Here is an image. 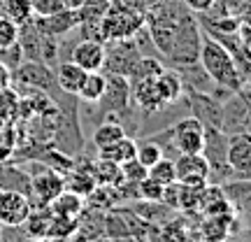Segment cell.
I'll return each mask as SVG.
<instances>
[{
    "mask_svg": "<svg viewBox=\"0 0 251 242\" xmlns=\"http://www.w3.org/2000/svg\"><path fill=\"white\" fill-rule=\"evenodd\" d=\"M144 26V7L135 5V0H112L107 14L100 21L105 45L117 40H130V37Z\"/></svg>",
    "mask_w": 251,
    "mask_h": 242,
    "instance_id": "7a4b0ae2",
    "label": "cell"
},
{
    "mask_svg": "<svg viewBox=\"0 0 251 242\" xmlns=\"http://www.w3.org/2000/svg\"><path fill=\"white\" fill-rule=\"evenodd\" d=\"M244 7H249V9H251V0H247V5H244Z\"/></svg>",
    "mask_w": 251,
    "mask_h": 242,
    "instance_id": "d590c367",
    "label": "cell"
},
{
    "mask_svg": "<svg viewBox=\"0 0 251 242\" xmlns=\"http://www.w3.org/2000/svg\"><path fill=\"white\" fill-rule=\"evenodd\" d=\"M235 212L233 215H205L198 226V235L205 242H226L230 240L235 228Z\"/></svg>",
    "mask_w": 251,
    "mask_h": 242,
    "instance_id": "5bb4252c",
    "label": "cell"
},
{
    "mask_svg": "<svg viewBox=\"0 0 251 242\" xmlns=\"http://www.w3.org/2000/svg\"><path fill=\"white\" fill-rule=\"evenodd\" d=\"M12 81L24 84L26 89L33 91H54L56 89V77L54 70L40 61H24L17 70H12Z\"/></svg>",
    "mask_w": 251,
    "mask_h": 242,
    "instance_id": "9c48e42d",
    "label": "cell"
},
{
    "mask_svg": "<svg viewBox=\"0 0 251 242\" xmlns=\"http://www.w3.org/2000/svg\"><path fill=\"white\" fill-rule=\"evenodd\" d=\"M70 61H75L86 72H98L105 65V45L98 40H79L72 47Z\"/></svg>",
    "mask_w": 251,
    "mask_h": 242,
    "instance_id": "4fadbf2b",
    "label": "cell"
},
{
    "mask_svg": "<svg viewBox=\"0 0 251 242\" xmlns=\"http://www.w3.org/2000/svg\"><path fill=\"white\" fill-rule=\"evenodd\" d=\"M163 188H165L163 184L149 180V177H144L142 182H137V184H135V193H137V200H147V203H161Z\"/></svg>",
    "mask_w": 251,
    "mask_h": 242,
    "instance_id": "484cf974",
    "label": "cell"
},
{
    "mask_svg": "<svg viewBox=\"0 0 251 242\" xmlns=\"http://www.w3.org/2000/svg\"><path fill=\"white\" fill-rule=\"evenodd\" d=\"M93 175H96L100 187H119V184H124L121 165L107 161V159H96L93 161Z\"/></svg>",
    "mask_w": 251,
    "mask_h": 242,
    "instance_id": "7402d4cb",
    "label": "cell"
},
{
    "mask_svg": "<svg viewBox=\"0 0 251 242\" xmlns=\"http://www.w3.org/2000/svg\"><path fill=\"white\" fill-rule=\"evenodd\" d=\"M147 177L153 182H158V184H163V187H168V184H172V182H177V172H175V161L172 159H168V156H163L161 161H156L147 170Z\"/></svg>",
    "mask_w": 251,
    "mask_h": 242,
    "instance_id": "cb8c5ba5",
    "label": "cell"
},
{
    "mask_svg": "<svg viewBox=\"0 0 251 242\" xmlns=\"http://www.w3.org/2000/svg\"><path fill=\"white\" fill-rule=\"evenodd\" d=\"M135 152H137V140H133L130 135H126V137L117 140L114 144L98 149V159H107V161L121 165V163L135 159Z\"/></svg>",
    "mask_w": 251,
    "mask_h": 242,
    "instance_id": "d6986e66",
    "label": "cell"
},
{
    "mask_svg": "<svg viewBox=\"0 0 251 242\" xmlns=\"http://www.w3.org/2000/svg\"><path fill=\"white\" fill-rule=\"evenodd\" d=\"M81 242H140V240H135V238H107V235H100V238H91V240H81Z\"/></svg>",
    "mask_w": 251,
    "mask_h": 242,
    "instance_id": "1f68e13d",
    "label": "cell"
},
{
    "mask_svg": "<svg viewBox=\"0 0 251 242\" xmlns=\"http://www.w3.org/2000/svg\"><path fill=\"white\" fill-rule=\"evenodd\" d=\"M105 72L98 70V72H89L86 80L81 84V89L77 91V98L86 105H96L100 98H102V91H105Z\"/></svg>",
    "mask_w": 251,
    "mask_h": 242,
    "instance_id": "44dd1931",
    "label": "cell"
},
{
    "mask_svg": "<svg viewBox=\"0 0 251 242\" xmlns=\"http://www.w3.org/2000/svg\"><path fill=\"white\" fill-rule=\"evenodd\" d=\"M163 156H165V154H163V147L156 142V140H151V137H149V140H142V142H137L135 159L142 163L147 170H149V168H151L156 161H161Z\"/></svg>",
    "mask_w": 251,
    "mask_h": 242,
    "instance_id": "d4e9b609",
    "label": "cell"
},
{
    "mask_svg": "<svg viewBox=\"0 0 251 242\" xmlns=\"http://www.w3.org/2000/svg\"><path fill=\"white\" fill-rule=\"evenodd\" d=\"M126 2H128V0H126Z\"/></svg>",
    "mask_w": 251,
    "mask_h": 242,
    "instance_id": "74e56055",
    "label": "cell"
},
{
    "mask_svg": "<svg viewBox=\"0 0 251 242\" xmlns=\"http://www.w3.org/2000/svg\"><path fill=\"white\" fill-rule=\"evenodd\" d=\"M65 188V177L63 172L47 168L42 163V168L30 175V184H28V198L33 205H49L58 193Z\"/></svg>",
    "mask_w": 251,
    "mask_h": 242,
    "instance_id": "8992f818",
    "label": "cell"
},
{
    "mask_svg": "<svg viewBox=\"0 0 251 242\" xmlns=\"http://www.w3.org/2000/svg\"><path fill=\"white\" fill-rule=\"evenodd\" d=\"M9 81H12V72L0 63V91H5V86H7Z\"/></svg>",
    "mask_w": 251,
    "mask_h": 242,
    "instance_id": "d6a6232c",
    "label": "cell"
},
{
    "mask_svg": "<svg viewBox=\"0 0 251 242\" xmlns=\"http://www.w3.org/2000/svg\"><path fill=\"white\" fill-rule=\"evenodd\" d=\"M63 177H65V188L68 191H75V193H79L84 198L91 196L98 187V180L93 175V161H84L81 165L75 163Z\"/></svg>",
    "mask_w": 251,
    "mask_h": 242,
    "instance_id": "9a60e30c",
    "label": "cell"
},
{
    "mask_svg": "<svg viewBox=\"0 0 251 242\" xmlns=\"http://www.w3.org/2000/svg\"><path fill=\"white\" fill-rule=\"evenodd\" d=\"M30 7H33V17H51L65 9V5L63 0H30Z\"/></svg>",
    "mask_w": 251,
    "mask_h": 242,
    "instance_id": "f1b7e54d",
    "label": "cell"
},
{
    "mask_svg": "<svg viewBox=\"0 0 251 242\" xmlns=\"http://www.w3.org/2000/svg\"><path fill=\"white\" fill-rule=\"evenodd\" d=\"M242 77H244V86H249V89H251V61H249V65L244 68Z\"/></svg>",
    "mask_w": 251,
    "mask_h": 242,
    "instance_id": "e575fe53",
    "label": "cell"
},
{
    "mask_svg": "<svg viewBox=\"0 0 251 242\" xmlns=\"http://www.w3.org/2000/svg\"><path fill=\"white\" fill-rule=\"evenodd\" d=\"M105 91L102 98L96 103L105 119H117L126 117L130 112V80L124 75H114V72H105Z\"/></svg>",
    "mask_w": 251,
    "mask_h": 242,
    "instance_id": "277c9868",
    "label": "cell"
},
{
    "mask_svg": "<svg viewBox=\"0 0 251 242\" xmlns=\"http://www.w3.org/2000/svg\"><path fill=\"white\" fill-rule=\"evenodd\" d=\"M2 14L9 17L12 21H17L19 26H24L28 21H33V7L30 0H0Z\"/></svg>",
    "mask_w": 251,
    "mask_h": 242,
    "instance_id": "603a6c76",
    "label": "cell"
},
{
    "mask_svg": "<svg viewBox=\"0 0 251 242\" xmlns=\"http://www.w3.org/2000/svg\"><path fill=\"white\" fill-rule=\"evenodd\" d=\"M200 42H202V28L191 12L184 14L179 21V26L172 35L170 45L165 49V54L161 56L163 61L172 63V68H181V65H193L198 63V54H200Z\"/></svg>",
    "mask_w": 251,
    "mask_h": 242,
    "instance_id": "3957f363",
    "label": "cell"
},
{
    "mask_svg": "<svg viewBox=\"0 0 251 242\" xmlns=\"http://www.w3.org/2000/svg\"><path fill=\"white\" fill-rule=\"evenodd\" d=\"M175 172H177V182L181 184H207L209 182V163L202 154H177Z\"/></svg>",
    "mask_w": 251,
    "mask_h": 242,
    "instance_id": "8fae6325",
    "label": "cell"
},
{
    "mask_svg": "<svg viewBox=\"0 0 251 242\" xmlns=\"http://www.w3.org/2000/svg\"><path fill=\"white\" fill-rule=\"evenodd\" d=\"M181 2L196 14H207L216 5V0H181Z\"/></svg>",
    "mask_w": 251,
    "mask_h": 242,
    "instance_id": "4dcf8cb0",
    "label": "cell"
},
{
    "mask_svg": "<svg viewBox=\"0 0 251 242\" xmlns=\"http://www.w3.org/2000/svg\"><path fill=\"white\" fill-rule=\"evenodd\" d=\"M33 24H35L37 30H42L47 35L51 37H58L61 40L63 35L72 33L75 28L81 24V17H79V9H61L56 12L51 17H33Z\"/></svg>",
    "mask_w": 251,
    "mask_h": 242,
    "instance_id": "7c38bea8",
    "label": "cell"
},
{
    "mask_svg": "<svg viewBox=\"0 0 251 242\" xmlns=\"http://www.w3.org/2000/svg\"><path fill=\"white\" fill-rule=\"evenodd\" d=\"M121 175H124V182L126 184H137L147 177V168L137 159H130V161L121 163Z\"/></svg>",
    "mask_w": 251,
    "mask_h": 242,
    "instance_id": "4316f807",
    "label": "cell"
},
{
    "mask_svg": "<svg viewBox=\"0 0 251 242\" xmlns=\"http://www.w3.org/2000/svg\"><path fill=\"white\" fill-rule=\"evenodd\" d=\"M198 63L205 70V75L216 84L219 89L228 91V93H240L244 91V80L237 65H235L230 52L226 49L219 40L212 35H207L202 30V42H200V54H198Z\"/></svg>",
    "mask_w": 251,
    "mask_h": 242,
    "instance_id": "6da1fadb",
    "label": "cell"
},
{
    "mask_svg": "<svg viewBox=\"0 0 251 242\" xmlns=\"http://www.w3.org/2000/svg\"><path fill=\"white\" fill-rule=\"evenodd\" d=\"M84 207H86V198L79 196V193H75V191H68V188H63L61 193L49 203L51 215H56V216H72V219H77V216L84 212Z\"/></svg>",
    "mask_w": 251,
    "mask_h": 242,
    "instance_id": "ac0fdd59",
    "label": "cell"
},
{
    "mask_svg": "<svg viewBox=\"0 0 251 242\" xmlns=\"http://www.w3.org/2000/svg\"><path fill=\"white\" fill-rule=\"evenodd\" d=\"M156 89H158L165 105H172V103L181 100V96H184V81H181L179 70L177 68H163L156 75Z\"/></svg>",
    "mask_w": 251,
    "mask_h": 242,
    "instance_id": "e0dca14e",
    "label": "cell"
},
{
    "mask_svg": "<svg viewBox=\"0 0 251 242\" xmlns=\"http://www.w3.org/2000/svg\"><path fill=\"white\" fill-rule=\"evenodd\" d=\"M170 144L177 154H202L205 126L196 117H184L170 126Z\"/></svg>",
    "mask_w": 251,
    "mask_h": 242,
    "instance_id": "5b68a950",
    "label": "cell"
},
{
    "mask_svg": "<svg viewBox=\"0 0 251 242\" xmlns=\"http://www.w3.org/2000/svg\"><path fill=\"white\" fill-rule=\"evenodd\" d=\"M226 159H228V165H230L233 175L251 180V133L240 131V133L228 135Z\"/></svg>",
    "mask_w": 251,
    "mask_h": 242,
    "instance_id": "30bf717a",
    "label": "cell"
},
{
    "mask_svg": "<svg viewBox=\"0 0 251 242\" xmlns=\"http://www.w3.org/2000/svg\"><path fill=\"white\" fill-rule=\"evenodd\" d=\"M19 40V24L0 14V47H9Z\"/></svg>",
    "mask_w": 251,
    "mask_h": 242,
    "instance_id": "83f0119b",
    "label": "cell"
},
{
    "mask_svg": "<svg viewBox=\"0 0 251 242\" xmlns=\"http://www.w3.org/2000/svg\"><path fill=\"white\" fill-rule=\"evenodd\" d=\"M200 242H205V240H200Z\"/></svg>",
    "mask_w": 251,
    "mask_h": 242,
    "instance_id": "8d00e7d4",
    "label": "cell"
},
{
    "mask_svg": "<svg viewBox=\"0 0 251 242\" xmlns=\"http://www.w3.org/2000/svg\"><path fill=\"white\" fill-rule=\"evenodd\" d=\"M181 98L186 100L191 108V117H196L205 128H219L224 124V105L209 96V93H200V91H184Z\"/></svg>",
    "mask_w": 251,
    "mask_h": 242,
    "instance_id": "ba28073f",
    "label": "cell"
},
{
    "mask_svg": "<svg viewBox=\"0 0 251 242\" xmlns=\"http://www.w3.org/2000/svg\"><path fill=\"white\" fill-rule=\"evenodd\" d=\"M86 75H89V72L84 70V68H79L75 61L56 63V68H54L56 86H58L63 93H70V96H77V91L81 89Z\"/></svg>",
    "mask_w": 251,
    "mask_h": 242,
    "instance_id": "2e32d148",
    "label": "cell"
},
{
    "mask_svg": "<svg viewBox=\"0 0 251 242\" xmlns=\"http://www.w3.org/2000/svg\"><path fill=\"white\" fill-rule=\"evenodd\" d=\"M84 2H86V0H63V5L68 9H79Z\"/></svg>",
    "mask_w": 251,
    "mask_h": 242,
    "instance_id": "836d02e7",
    "label": "cell"
},
{
    "mask_svg": "<svg viewBox=\"0 0 251 242\" xmlns=\"http://www.w3.org/2000/svg\"><path fill=\"white\" fill-rule=\"evenodd\" d=\"M128 131H126V126L117 119H105L102 124H98L93 128V144L102 149V147H109V144H114L117 140L126 137Z\"/></svg>",
    "mask_w": 251,
    "mask_h": 242,
    "instance_id": "ffe728a7",
    "label": "cell"
},
{
    "mask_svg": "<svg viewBox=\"0 0 251 242\" xmlns=\"http://www.w3.org/2000/svg\"><path fill=\"white\" fill-rule=\"evenodd\" d=\"M30 198L24 191L0 187V228H17L30 215Z\"/></svg>",
    "mask_w": 251,
    "mask_h": 242,
    "instance_id": "52a82bcc",
    "label": "cell"
},
{
    "mask_svg": "<svg viewBox=\"0 0 251 242\" xmlns=\"http://www.w3.org/2000/svg\"><path fill=\"white\" fill-rule=\"evenodd\" d=\"M247 5V0H216V5L212 9L219 12H228V14H240V9Z\"/></svg>",
    "mask_w": 251,
    "mask_h": 242,
    "instance_id": "f546056e",
    "label": "cell"
}]
</instances>
